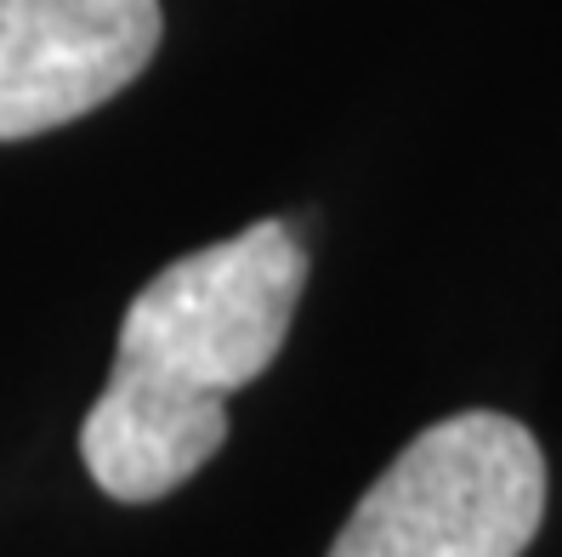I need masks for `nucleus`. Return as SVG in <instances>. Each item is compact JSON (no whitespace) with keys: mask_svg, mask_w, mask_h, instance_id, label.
Instances as JSON below:
<instances>
[{"mask_svg":"<svg viewBox=\"0 0 562 557\" xmlns=\"http://www.w3.org/2000/svg\"><path fill=\"white\" fill-rule=\"evenodd\" d=\"M307 285V245L268 216L159 268L120 319L109 387L80 427L91 483L143 506L227 444V392L273 370Z\"/></svg>","mask_w":562,"mask_h":557,"instance_id":"f257e3e1","label":"nucleus"},{"mask_svg":"<svg viewBox=\"0 0 562 557\" xmlns=\"http://www.w3.org/2000/svg\"><path fill=\"white\" fill-rule=\"evenodd\" d=\"M546 517V455L512 415L426 427L352 506L324 557H522Z\"/></svg>","mask_w":562,"mask_h":557,"instance_id":"f03ea898","label":"nucleus"},{"mask_svg":"<svg viewBox=\"0 0 562 557\" xmlns=\"http://www.w3.org/2000/svg\"><path fill=\"white\" fill-rule=\"evenodd\" d=\"M159 0H0V143L103 109L159 52Z\"/></svg>","mask_w":562,"mask_h":557,"instance_id":"7ed1b4c3","label":"nucleus"}]
</instances>
